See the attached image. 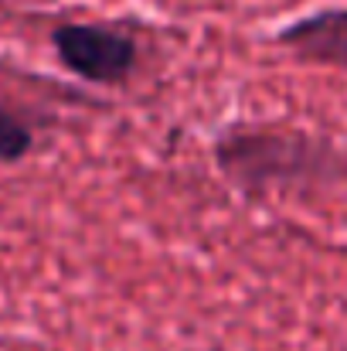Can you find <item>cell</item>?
Here are the masks:
<instances>
[{"label":"cell","mask_w":347,"mask_h":351,"mask_svg":"<svg viewBox=\"0 0 347 351\" xmlns=\"http://www.w3.org/2000/svg\"><path fill=\"white\" fill-rule=\"evenodd\" d=\"M215 164L231 184L259 198L272 188L303 181H331L344 174V160L307 133H279L259 126H231L215 140Z\"/></svg>","instance_id":"1"},{"label":"cell","mask_w":347,"mask_h":351,"mask_svg":"<svg viewBox=\"0 0 347 351\" xmlns=\"http://www.w3.org/2000/svg\"><path fill=\"white\" fill-rule=\"evenodd\" d=\"M279 48L296 55L300 62L327 65V69H344L347 72V7H324L313 10L272 38Z\"/></svg>","instance_id":"3"},{"label":"cell","mask_w":347,"mask_h":351,"mask_svg":"<svg viewBox=\"0 0 347 351\" xmlns=\"http://www.w3.org/2000/svg\"><path fill=\"white\" fill-rule=\"evenodd\" d=\"M31 147H34V130H31V123L21 117V113L0 106V164H17V160H24V157L31 154Z\"/></svg>","instance_id":"4"},{"label":"cell","mask_w":347,"mask_h":351,"mask_svg":"<svg viewBox=\"0 0 347 351\" xmlns=\"http://www.w3.org/2000/svg\"><path fill=\"white\" fill-rule=\"evenodd\" d=\"M51 48L68 72L96 86H119L136 69L133 34L110 24H58Z\"/></svg>","instance_id":"2"}]
</instances>
